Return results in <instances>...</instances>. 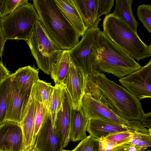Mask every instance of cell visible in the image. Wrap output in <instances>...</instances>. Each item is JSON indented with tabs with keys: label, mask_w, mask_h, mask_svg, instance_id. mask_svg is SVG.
<instances>
[{
	"label": "cell",
	"mask_w": 151,
	"mask_h": 151,
	"mask_svg": "<svg viewBox=\"0 0 151 151\" xmlns=\"http://www.w3.org/2000/svg\"><path fill=\"white\" fill-rule=\"evenodd\" d=\"M130 146L128 143L124 144L117 147L112 151H126Z\"/></svg>",
	"instance_id": "37"
},
{
	"label": "cell",
	"mask_w": 151,
	"mask_h": 151,
	"mask_svg": "<svg viewBox=\"0 0 151 151\" xmlns=\"http://www.w3.org/2000/svg\"><path fill=\"white\" fill-rule=\"evenodd\" d=\"M99 140L89 135L81 140L71 151H99Z\"/></svg>",
	"instance_id": "29"
},
{
	"label": "cell",
	"mask_w": 151,
	"mask_h": 151,
	"mask_svg": "<svg viewBox=\"0 0 151 151\" xmlns=\"http://www.w3.org/2000/svg\"><path fill=\"white\" fill-rule=\"evenodd\" d=\"M40 94L37 81L32 86L25 114L20 124L24 141L26 143L33 141L35 118Z\"/></svg>",
	"instance_id": "15"
},
{
	"label": "cell",
	"mask_w": 151,
	"mask_h": 151,
	"mask_svg": "<svg viewBox=\"0 0 151 151\" xmlns=\"http://www.w3.org/2000/svg\"><path fill=\"white\" fill-rule=\"evenodd\" d=\"M114 0H99V13L100 16L108 15L114 5Z\"/></svg>",
	"instance_id": "32"
},
{
	"label": "cell",
	"mask_w": 151,
	"mask_h": 151,
	"mask_svg": "<svg viewBox=\"0 0 151 151\" xmlns=\"http://www.w3.org/2000/svg\"><path fill=\"white\" fill-rule=\"evenodd\" d=\"M86 131L93 137L99 139L102 137L119 132H133L129 128L117 124L99 119L89 120Z\"/></svg>",
	"instance_id": "17"
},
{
	"label": "cell",
	"mask_w": 151,
	"mask_h": 151,
	"mask_svg": "<svg viewBox=\"0 0 151 151\" xmlns=\"http://www.w3.org/2000/svg\"><path fill=\"white\" fill-rule=\"evenodd\" d=\"M6 41L1 29L0 21V58L2 55Z\"/></svg>",
	"instance_id": "36"
},
{
	"label": "cell",
	"mask_w": 151,
	"mask_h": 151,
	"mask_svg": "<svg viewBox=\"0 0 151 151\" xmlns=\"http://www.w3.org/2000/svg\"><path fill=\"white\" fill-rule=\"evenodd\" d=\"M39 69L30 65L21 67L14 73L13 79L20 90L25 91L32 88L39 79Z\"/></svg>",
	"instance_id": "21"
},
{
	"label": "cell",
	"mask_w": 151,
	"mask_h": 151,
	"mask_svg": "<svg viewBox=\"0 0 151 151\" xmlns=\"http://www.w3.org/2000/svg\"><path fill=\"white\" fill-rule=\"evenodd\" d=\"M71 59L68 50H63L50 73L55 84L63 83L68 73Z\"/></svg>",
	"instance_id": "22"
},
{
	"label": "cell",
	"mask_w": 151,
	"mask_h": 151,
	"mask_svg": "<svg viewBox=\"0 0 151 151\" xmlns=\"http://www.w3.org/2000/svg\"><path fill=\"white\" fill-rule=\"evenodd\" d=\"M28 1V0H0V20Z\"/></svg>",
	"instance_id": "27"
},
{
	"label": "cell",
	"mask_w": 151,
	"mask_h": 151,
	"mask_svg": "<svg viewBox=\"0 0 151 151\" xmlns=\"http://www.w3.org/2000/svg\"></svg>",
	"instance_id": "41"
},
{
	"label": "cell",
	"mask_w": 151,
	"mask_h": 151,
	"mask_svg": "<svg viewBox=\"0 0 151 151\" xmlns=\"http://www.w3.org/2000/svg\"><path fill=\"white\" fill-rule=\"evenodd\" d=\"M42 102L48 111L50 101L53 92L54 86L39 79L37 81Z\"/></svg>",
	"instance_id": "30"
},
{
	"label": "cell",
	"mask_w": 151,
	"mask_h": 151,
	"mask_svg": "<svg viewBox=\"0 0 151 151\" xmlns=\"http://www.w3.org/2000/svg\"><path fill=\"white\" fill-rule=\"evenodd\" d=\"M126 151H143L142 149L140 148L135 147L130 145V146L127 149ZM147 151H151L147 150Z\"/></svg>",
	"instance_id": "38"
},
{
	"label": "cell",
	"mask_w": 151,
	"mask_h": 151,
	"mask_svg": "<svg viewBox=\"0 0 151 151\" xmlns=\"http://www.w3.org/2000/svg\"><path fill=\"white\" fill-rule=\"evenodd\" d=\"M91 63L93 73H110L120 78L141 68L134 59L100 29L92 46Z\"/></svg>",
	"instance_id": "1"
},
{
	"label": "cell",
	"mask_w": 151,
	"mask_h": 151,
	"mask_svg": "<svg viewBox=\"0 0 151 151\" xmlns=\"http://www.w3.org/2000/svg\"><path fill=\"white\" fill-rule=\"evenodd\" d=\"M72 109L65 90L62 106L57 114L55 122V128L63 148L66 147L70 141Z\"/></svg>",
	"instance_id": "13"
},
{
	"label": "cell",
	"mask_w": 151,
	"mask_h": 151,
	"mask_svg": "<svg viewBox=\"0 0 151 151\" xmlns=\"http://www.w3.org/2000/svg\"><path fill=\"white\" fill-rule=\"evenodd\" d=\"M134 132L129 131L119 132L110 134L104 137L115 145H121L128 143V141Z\"/></svg>",
	"instance_id": "31"
},
{
	"label": "cell",
	"mask_w": 151,
	"mask_h": 151,
	"mask_svg": "<svg viewBox=\"0 0 151 151\" xmlns=\"http://www.w3.org/2000/svg\"><path fill=\"white\" fill-rule=\"evenodd\" d=\"M89 119L81 108L78 110L72 109L70 129V141L76 142L86 137V131Z\"/></svg>",
	"instance_id": "19"
},
{
	"label": "cell",
	"mask_w": 151,
	"mask_h": 151,
	"mask_svg": "<svg viewBox=\"0 0 151 151\" xmlns=\"http://www.w3.org/2000/svg\"><path fill=\"white\" fill-rule=\"evenodd\" d=\"M99 23L88 28L81 41L73 48L68 50L71 60L86 76L93 73L91 63L92 46L100 29Z\"/></svg>",
	"instance_id": "8"
},
{
	"label": "cell",
	"mask_w": 151,
	"mask_h": 151,
	"mask_svg": "<svg viewBox=\"0 0 151 151\" xmlns=\"http://www.w3.org/2000/svg\"><path fill=\"white\" fill-rule=\"evenodd\" d=\"M23 151H39L36 147L34 145L32 148L31 150H26Z\"/></svg>",
	"instance_id": "39"
},
{
	"label": "cell",
	"mask_w": 151,
	"mask_h": 151,
	"mask_svg": "<svg viewBox=\"0 0 151 151\" xmlns=\"http://www.w3.org/2000/svg\"><path fill=\"white\" fill-rule=\"evenodd\" d=\"M87 76L80 68L75 65L71 60L68 71L63 82L65 90L72 109L79 110L85 94Z\"/></svg>",
	"instance_id": "10"
},
{
	"label": "cell",
	"mask_w": 151,
	"mask_h": 151,
	"mask_svg": "<svg viewBox=\"0 0 151 151\" xmlns=\"http://www.w3.org/2000/svg\"><path fill=\"white\" fill-rule=\"evenodd\" d=\"M35 145L39 151H60L63 149L48 113L37 134Z\"/></svg>",
	"instance_id": "14"
},
{
	"label": "cell",
	"mask_w": 151,
	"mask_h": 151,
	"mask_svg": "<svg viewBox=\"0 0 151 151\" xmlns=\"http://www.w3.org/2000/svg\"><path fill=\"white\" fill-rule=\"evenodd\" d=\"M88 76L118 115L129 120H139L143 110L139 100L123 86L95 71Z\"/></svg>",
	"instance_id": "4"
},
{
	"label": "cell",
	"mask_w": 151,
	"mask_h": 151,
	"mask_svg": "<svg viewBox=\"0 0 151 151\" xmlns=\"http://www.w3.org/2000/svg\"><path fill=\"white\" fill-rule=\"evenodd\" d=\"M139 121L143 127H147L148 129L151 128V112L146 114L143 110Z\"/></svg>",
	"instance_id": "34"
},
{
	"label": "cell",
	"mask_w": 151,
	"mask_h": 151,
	"mask_svg": "<svg viewBox=\"0 0 151 151\" xmlns=\"http://www.w3.org/2000/svg\"><path fill=\"white\" fill-rule=\"evenodd\" d=\"M26 42L39 69L50 74L63 50L51 38L39 20Z\"/></svg>",
	"instance_id": "6"
},
{
	"label": "cell",
	"mask_w": 151,
	"mask_h": 151,
	"mask_svg": "<svg viewBox=\"0 0 151 151\" xmlns=\"http://www.w3.org/2000/svg\"><path fill=\"white\" fill-rule=\"evenodd\" d=\"M23 136L20 124L5 121L0 126V151H23Z\"/></svg>",
	"instance_id": "12"
},
{
	"label": "cell",
	"mask_w": 151,
	"mask_h": 151,
	"mask_svg": "<svg viewBox=\"0 0 151 151\" xmlns=\"http://www.w3.org/2000/svg\"><path fill=\"white\" fill-rule=\"evenodd\" d=\"M63 15L75 28L79 37L88 29L85 25L74 0H53Z\"/></svg>",
	"instance_id": "16"
},
{
	"label": "cell",
	"mask_w": 151,
	"mask_h": 151,
	"mask_svg": "<svg viewBox=\"0 0 151 151\" xmlns=\"http://www.w3.org/2000/svg\"><path fill=\"white\" fill-rule=\"evenodd\" d=\"M137 13L138 19L144 27L151 33V6L150 4L139 5L137 7Z\"/></svg>",
	"instance_id": "28"
},
{
	"label": "cell",
	"mask_w": 151,
	"mask_h": 151,
	"mask_svg": "<svg viewBox=\"0 0 151 151\" xmlns=\"http://www.w3.org/2000/svg\"><path fill=\"white\" fill-rule=\"evenodd\" d=\"M60 151H71L67 150H63V149H62Z\"/></svg>",
	"instance_id": "40"
},
{
	"label": "cell",
	"mask_w": 151,
	"mask_h": 151,
	"mask_svg": "<svg viewBox=\"0 0 151 151\" xmlns=\"http://www.w3.org/2000/svg\"><path fill=\"white\" fill-rule=\"evenodd\" d=\"M132 0H116L115 8L112 14L123 22L134 33L137 34L138 22L133 15Z\"/></svg>",
	"instance_id": "20"
},
{
	"label": "cell",
	"mask_w": 151,
	"mask_h": 151,
	"mask_svg": "<svg viewBox=\"0 0 151 151\" xmlns=\"http://www.w3.org/2000/svg\"><path fill=\"white\" fill-rule=\"evenodd\" d=\"M87 76L81 108L89 120L99 119L126 127L133 132L149 133L148 130L141 125L139 120L129 121L120 116Z\"/></svg>",
	"instance_id": "3"
},
{
	"label": "cell",
	"mask_w": 151,
	"mask_h": 151,
	"mask_svg": "<svg viewBox=\"0 0 151 151\" xmlns=\"http://www.w3.org/2000/svg\"><path fill=\"white\" fill-rule=\"evenodd\" d=\"M85 26L88 28L99 22V0H74Z\"/></svg>",
	"instance_id": "18"
},
{
	"label": "cell",
	"mask_w": 151,
	"mask_h": 151,
	"mask_svg": "<svg viewBox=\"0 0 151 151\" xmlns=\"http://www.w3.org/2000/svg\"><path fill=\"white\" fill-rule=\"evenodd\" d=\"M14 74H10L0 82V126L5 121L8 96Z\"/></svg>",
	"instance_id": "24"
},
{
	"label": "cell",
	"mask_w": 151,
	"mask_h": 151,
	"mask_svg": "<svg viewBox=\"0 0 151 151\" xmlns=\"http://www.w3.org/2000/svg\"><path fill=\"white\" fill-rule=\"evenodd\" d=\"M32 88L25 91L20 90L13 78L8 96L5 121L20 124L25 114Z\"/></svg>",
	"instance_id": "11"
},
{
	"label": "cell",
	"mask_w": 151,
	"mask_h": 151,
	"mask_svg": "<svg viewBox=\"0 0 151 151\" xmlns=\"http://www.w3.org/2000/svg\"><path fill=\"white\" fill-rule=\"evenodd\" d=\"M39 20L38 13L33 4L28 2L21 6L0 20L5 40L26 41Z\"/></svg>",
	"instance_id": "7"
},
{
	"label": "cell",
	"mask_w": 151,
	"mask_h": 151,
	"mask_svg": "<svg viewBox=\"0 0 151 151\" xmlns=\"http://www.w3.org/2000/svg\"><path fill=\"white\" fill-rule=\"evenodd\" d=\"M103 32L109 39L137 60L151 56V45H147L119 18L112 14L106 16Z\"/></svg>",
	"instance_id": "5"
},
{
	"label": "cell",
	"mask_w": 151,
	"mask_h": 151,
	"mask_svg": "<svg viewBox=\"0 0 151 151\" xmlns=\"http://www.w3.org/2000/svg\"><path fill=\"white\" fill-rule=\"evenodd\" d=\"M99 139L100 142L99 151H112L117 147L122 145H115L103 137Z\"/></svg>",
	"instance_id": "33"
},
{
	"label": "cell",
	"mask_w": 151,
	"mask_h": 151,
	"mask_svg": "<svg viewBox=\"0 0 151 151\" xmlns=\"http://www.w3.org/2000/svg\"><path fill=\"white\" fill-rule=\"evenodd\" d=\"M119 81L139 101L151 97V60L140 69Z\"/></svg>",
	"instance_id": "9"
},
{
	"label": "cell",
	"mask_w": 151,
	"mask_h": 151,
	"mask_svg": "<svg viewBox=\"0 0 151 151\" xmlns=\"http://www.w3.org/2000/svg\"><path fill=\"white\" fill-rule=\"evenodd\" d=\"M48 113L47 110L46 108L43 103L40 94L35 118L33 135V142L35 145L37 134Z\"/></svg>",
	"instance_id": "25"
},
{
	"label": "cell",
	"mask_w": 151,
	"mask_h": 151,
	"mask_svg": "<svg viewBox=\"0 0 151 151\" xmlns=\"http://www.w3.org/2000/svg\"><path fill=\"white\" fill-rule=\"evenodd\" d=\"M65 88V86L64 83L55 84L54 86L48 112L49 118L54 127L57 114L62 106Z\"/></svg>",
	"instance_id": "23"
},
{
	"label": "cell",
	"mask_w": 151,
	"mask_h": 151,
	"mask_svg": "<svg viewBox=\"0 0 151 151\" xmlns=\"http://www.w3.org/2000/svg\"><path fill=\"white\" fill-rule=\"evenodd\" d=\"M33 3L40 22L62 50H69L78 43L77 32L53 0H34Z\"/></svg>",
	"instance_id": "2"
},
{
	"label": "cell",
	"mask_w": 151,
	"mask_h": 151,
	"mask_svg": "<svg viewBox=\"0 0 151 151\" xmlns=\"http://www.w3.org/2000/svg\"><path fill=\"white\" fill-rule=\"evenodd\" d=\"M9 74V71L0 61V82L4 80Z\"/></svg>",
	"instance_id": "35"
},
{
	"label": "cell",
	"mask_w": 151,
	"mask_h": 151,
	"mask_svg": "<svg viewBox=\"0 0 151 151\" xmlns=\"http://www.w3.org/2000/svg\"><path fill=\"white\" fill-rule=\"evenodd\" d=\"M128 143L135 147L140 148L144 151L151 146V135L148 134L134 132Z\"/></svg>",
	"instance_id": "26"
}]
</instances>
